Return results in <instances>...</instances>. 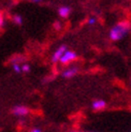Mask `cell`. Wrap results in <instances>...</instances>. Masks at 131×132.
<instances>
[{
	"mask_svg": "<svg viewBox=\"0 0 131 132\" xmlns=\"http://www.w3.org/2000/svg\"><path fill=\"white\" fill-rule=\"evenodd\" d=\"M77 72H78V69L76 67H70L69 65L68 68H66L62 71V76L64 78H72L77 74Z\"/></svg>",
	"mask_w": 131,
	"mask_h": 132,
	"instance_id": "obj_5",
	"label": "cell"
},
{
	"mask_svg": "<svg viewBox=\"0 0 131 132\" xmlns=\"http://www.w3.org/2000/svg\"><path fill=\"white\" fill-rule=\"evenodd\" d=\"M131 31V23L124 19L116 23L110 30V38L112 41H120Z\"/></svg>",
	"mask_w": 131,
	"mask_h": 132,
	"instance_id": "obj_1",
	"label": "cell"
},
{
	"mask_svg": "<svg viewBox=\"0 0 131 132\" xmlns=\"http://www.w3.org/2000/svg\"><path fill=\"white\" fill-rule=\"evenodd\" d=\"M4 23H5V18H4V15L2 12H0V28H2L4 26Z\"/></svg>",
	"mask_w": 131,
	"mask_h": 132,
	"instance_id": "obj_13",
	"label": "cell"
},
{
	"mask_svg": "<svg viewBox=\"0 0 131 132\" xmlns=\"http://www.w3.org/2000/svg\"><path fill=\"white\" fill-rule=\"evenodd\" d=\"M21 72L22 73H28V72H30V65L27 62L21 64Z\"/></svg>",
	"mask_w": 131,
	"mask_h": 132,
	"instance_id": "obj_10",
	"label": "cell"
},
{
	"mask_svg": "<svg viewBox=\"0 0 131 132\" xmlns=\"http://www.w3.org/2000/svg\"><path fill=\"white\" fill-rule=\"evenodd\" d=\"M12 68H13V70H14V72H16V73H22L21 72V64L14 63V64H12Z\"/></svg>",
	"mask_w": 131,
	"mask_h": 132,
	"instance_id": "obj_12",
	"label": "cell"
},
{
	"mask_svg": "<svg viewBox=\"0 0 131 132\" xmlns=\"http://www.w3.org/2000/svg\"><path fill=\"white\" fill-rule=\"evenodd\" d=\"M68 48H67V46L66 45H61V46H59L54 53H53V55H52V61H53L54 63H58L59 62V60H60V58L62 57V55H63V53L67 51Z\"/></svg>",
	"mask_w": 131,
	"mask_h": 132,
	"instance_id": "obj_4",
	"label": "cell"
},
{
	"mask_svg": "<svg viewBox=\"0 0 131 132\" xmlns=\"http://www.w3.org/2000/svg\"><path fill=\"white\" fill-rule=\"evenodd\" d=\"M29 132H42V131H41V129H39V128H32Z\"/></svg>",
	"mask_w": 131,
	"mask_h": 132,
	"instance_id": "obj_15",
	"label": "cell"
},
{
	"mask_svg": "<svg viewBox=\"0 0 131 132\" xmlns=\"http://www.w3.org/2000/svg\"><path fill=\"white\" fill-rule=\"evenodd\" d=\"M96 23H97V18L96 17H90V18L87 19V24L89 26H94V25H96Z\"/></svg>",
	"mask_w": 131,
	"mask_h": 132,
	"instance_id": "obj_14",
	"label": "cell"
},
{
	"mask_svg": "<svg viewBox=\"0 0 131 132\" xmlns=\"http://www.w3.org/2000/svg\"><path fill=\"white\" fill-rule=\"evenodd\" d=\"M11 63L12 64H14V63H17V64H23L26 62V57L21 55V54H18V55H15V56H13L11 58Z\"/></svg>",
	"mask_w": 131,
	"mask_h": 132,
	"instance_id": "obj_8",
	"label": "cell"
},
{
	"mask_svg": "<svg viewBox=\"0 0 131 132\" xmlns=\"http://www.w3.org/2000/svg\"><path fill=\"white\" fill-rule=\"evenodd\" d=\"M130 111H131V108H130Z\"/></svg>",
	"mask_w": 131,
	"mask_h": 132,
	"instance_id": "obj_19",
	"label": "cell"
},
{
	"mask_svg": "<svg viewBox=\"0 0 131 132\" xmlns=\"http://www.w3.org/2000/svg\"><path fill=\"white\" fill-rule=\"evenodd\" d=\"M70 14H71V9L67 5H62L58 9V15L61 18H68Z\"/></svg>",
	"mask_w": 131,
	"mask_h": 132,
	"instance_id": "obj_7",
	"label": "cell"
},
{
	"mask_svg": "<svg viewBox=\"0 0 131 132\" xmlns=\"http://www.w3.org/2000/svg\"><path fill=\"white\" fill-rule=\"evenodd\" d=\"M31 2H35V3H40V2H42L43 0H30Z\"/></svg>",
	"mask_w": 131,
	"mask_h": 132,
	"instance_id": "obj_16",
	"label": "cell"
},
{
	"mask_svg": "<svg viewBox=\"0 0 131 132\" xmlns=\"http://www.w3.org/2000/svg\"><path fill=\"white\" fill-rule=\"evenodd\" d=\"M130 84H131V75H130Z\"/></svg>",
	"mask_w": 131,
	"mask_h": 132,
	"instance_id": "obj_18",
	"label": "cell"
},
{
	"mask_svg": "<svg viewBox=\"0 0 131 132\" xmlns=\"http://www.w3.org/2000/svg\"><path fill=\"white\" fill-rule=\"evenodd\" d=\"M12 114L17 117H25L29 114V109L25 105H16L12 109Z\"/></svg>",
	"mask_w": 131,
	"mask_h": 132,
	"instance_id": "obj_3",
	"label": "cell"
},
{
	"mask_svg": "<svg viewBox=\"0 0 131 132\" xmlns=\"http://www.w3.org/2000/svg\"><path fill=\"white\" fill-rule=\"evenodd\" d=\"M77 58V54L73 51H70V50H67L64 53L62 57L60 58L59 60V63L63 64V65H70L72 62H74Z\"/></svg>",
	"mask_w": 131,
	"mask_h": 132,
	"instance_id": "obj_2",
	"label": "cell"
},
{
	"mask_svg": "<svg viewBox=\"0 0 131 132\" xmlns=\"http://www.w3.org/2000/svg\"><path fill=\"white\" fill-rule=\"evenodd\" d=\"M71 132H83V131H71Z\"/></svg>",
	"mask_w": 131,
	"mask_h": 132,
	"instance_id": "obj_17",
	"label": "cell"
},
{
	"mask_svg": "<svg viewBox=\"0 0 131 132\" xmlns=\"http://www.w3.org/2000/svg\"><path fill=\"white\" fill-rule=\"evenodd\" d=\"M94 111H102L107 108V102L104 100H101V99H98V100H95L93 102V105H91Z\"/></svg>",
	"mask_w": 131,
	"mask_h": 132,
	"instance_id": "obj_6",
	"label": "cell"
},
{
	"mask_svg": "<svg viewBox=\"0 0 131 132\" xmlns=\"http://www.w3.org/2000/svg\"><path fill=\"white\" fill-rule=\"evenodd\" d=\"M53 28H54L55 30H60V29L62 28V24H61V22H59V21L55 22V23L53 24Z\"/></svg>",
	"mask_w": 131,
	"mask_h": 132,
	"instance_id": "obj_11",
	"label": "cell"
},
{
	"mask_svg": "<svg viewBox=\"0 0 131 132\" xmlns=\"http://www.w3.org/2000/svg\"><path fill=\"white\" fill-rule=\"evenodd\" d=\"M12 22L14 23L15 25H22L23 24V17L21 15H18V14H15V15H13L12 16Z\"/></svg>",
	"mask_w": 131,
	"mask_h": 132,
	"instance_id": "obj_9",
	"label": "cell"
}]
</instances>
